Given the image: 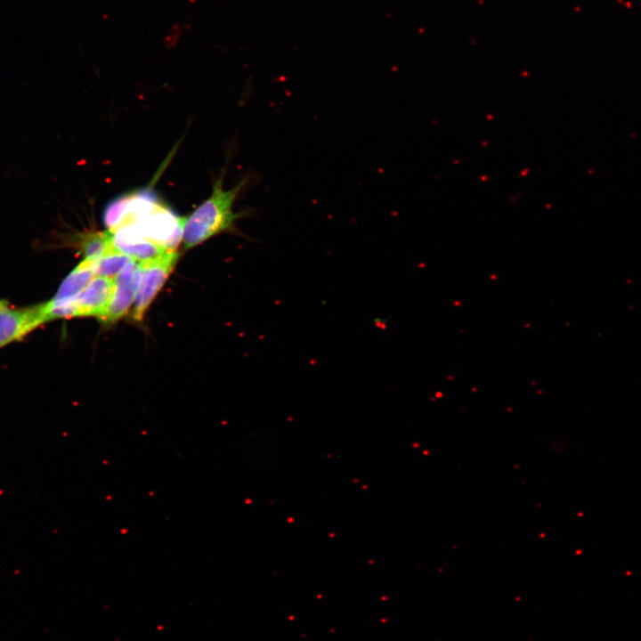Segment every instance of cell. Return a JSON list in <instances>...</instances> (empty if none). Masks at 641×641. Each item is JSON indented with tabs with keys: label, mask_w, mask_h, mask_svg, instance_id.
Masks as SVG:
<instances>
[{
	"label": "cell",
	"mask_w": 641,
	"mask_h": 641,
	"mask_svg": "<svg viewBox=\"0 0 641 641\" xmlns=\"http://www.w3.org/2000/svg\"><path fill=\"white\" fill-rule=\"evenodd\" d=\"M115 250L108 231L97 232L85 237L82 243L85 258L98 260L104 255Z\"/></svg>",
	"instance_id": "30bf717a"
},
{
	"label": "cell",
	"mask_w": 641,
	"mask_h": 641,
	"mask_svg": "<svg viewBox=\"0 0 641 641\" xmlns=\"http://www.w3.org/2000/svg\"><path fill=\"white\" fill-rule=\"evenodd\" d=\"M178 256L176 250H171L157 259L140 263L142 278L133 311L135 320H142L146 310L174 269Z\"/></svg>",
	"instance_id": "277c9868"
},
{
	"label": "cell",
	"mask_w": 641,
	"mask_h": 641,
	"mask_svg": "<svg viewBox=\"0 0 641 641\" xmlns=\"http://www.w3.org/2000/svg\"><path fill=\"white\" fill-rule=\"evenodd\" d=\"M6 303H7L6 301L0 299V305H3V304H6Z\"/></svg>",
	"instance_id": "8fae6325"
},
{
	"label": "cell",
	"mask_w": 641,
	"mask_h": 641,
	"mask_svg": "<svg viewBox=\"0 0 641 641\" xmlns=\"http://www.w3.org/2000/svg\"><path fill=\"white\" fill-rule=\"evenodd\" d=\"M134 259L117 250L104 255L95 262L94 275L115 279Z\"/></svg>",
	"instance_id": "9c48e42d"
},
{
	"label": "cell",
	"mask_w": 641,
	"mask_h": 641,
	"mask_svg": "<svg viewBox=\"0 0 641 641\" xmlns=\"http://www.w3.org/2000/svg\"><path fill=\"white\" fill-rule=\"evenodd\" d=\"M223 180L221 176L215 181L210 197L190 216L185 217L182 241L186 248L193 247L221 232L234 231L238 219L250 215V211L233 210L236 199L250 178H244L229 190L223 188Z\"/></svg>",
	"instance_id": "7a4b0ae2"
},
{
	"label": "cell",
	"mask_w": 641,
	"mask_h": 641,
	"mask_svg": "<svg viewBox=\"0 0 641 641\" xmlns=\"http://www.w3.org/2000/svg\"><path fill=\"white\" fill-rule=\"evenodd\" d=\"M96 261L85 258L66 276L55 295L45 301L51 320L71 318L70 305L95 277Z\"/></svg>",
	"instance_id": "5b68a950"
},
{
	"label": "cell",
	"mask_w": 641,
	"mask_h": 641,
	"mask_svg": "<svg viewBox=\"0 0 641 641\" xmlns=\"http://www.w3.org/2000/svg\"><path fill=\"white\" fill-rule=\"evenodd\" d=\"M105 226L112 231L123 224H133L155 244L176 250L183 239L185 217L174 214L149 191L127 194L110 202L103 215Z\"/></svg>",
	"instance_id": "6da1fadb"
},
{
	"label": "cell",
	"mask_w": 641,
	"mask_h": 641,
	"mask_svg": "<svg viewBox=\"0 0 641 641\" xmlns=\"http://www.w3.org/2000/svg\"><path fill=\"white\" fill-rule=\"evenodd\" d=\"M142 278V266L137 261L127 264L114 279V292L110 305L101 319L114 322L125 316L134 301Z\"/></svg>",
	"instance_id": "52a82bcc"
},
{
	"label": "cell",
	"mask_w": 641,
	"mask_h": 641,
	"mask_svg": "<svg viewBox=\"0 0 641 641\" xmlns=\"http://www.w3.org/2000/svg\"><path fill=\"white\" fill-rule=\"evenodd\" d=\"M114 279L95 276L70 305L72 317L97 316L102 319L110 305Z\"/></svg>",
	"instance_id": "ba28073f"
},
{
	"label": "cell",
	"mask_w": 641,
	"mask_h": 641,
	"mask_svg": "<svg viewBox=\"0 0 641 641\" xmlns=\"http://www.w3.org/2000/svg\"><path fill=\"white\" fill-rule=\"evenodd\" d=\"M115 250L139 263L157 259L168 251L144 237L133 224L127 223L109 231Z\"/></svg>",
	"instance_id": "8992f818"
},
{
	"label": "cell",
	"mask_w": 641,
	"mask_h": 641,
	"mask_svg": "<svg viewBox=\"0 0 641 641\" xmlns=\"http://www.w3.org/2000/svg\"><path fill=\"white\" fill-rule=\"evenodd\" d=\"M46 302L22 307L0 305V349L20 341L44 323L50 321Z\"/></svg>",
	"instance_id": "3957f363"
}]
</instances>
